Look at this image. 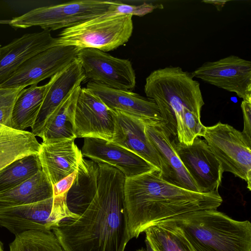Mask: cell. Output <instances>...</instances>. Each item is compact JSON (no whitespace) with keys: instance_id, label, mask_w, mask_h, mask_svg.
I'll return each instance as SVG.
<instances>
[{"instance_id":"obj_1","label":"cell","mask_w":251,"mask_h":251,"mask_svg":"<svg viewBox=\"0 0 251 251\" xmlns=\"http://www.w3.org/2000/svg\"><path fill=\"white\" fill-rule=\"evenodd\" d=\"M97 192L87 205L71 212L51 231L65 251H125L130 240L125 210L126 177L117 168L98 163Z\"/></svg>"},{"instance_id":"obj_2","label":"cell","mask_w":251,"mask_h":251,"mask_svg":"<svg viewBox=\"0 0 251 251\" xmlns=\"http://www.w3.org/2000/svg\"><path fill=\"white\" fill-rule=\"evenodd\" d=\"M159 173L154 169L126 178L125 205L130 239L162 221L192 211L217 209L223 202L218 191L183 189L165 181Z\"/></svg>"},{"instance_id":"obj_3","label":"cell","mask_w":251,"mask_h":251,"mask_svg":"<svg viewBox=\"0 0 251 251\" xmlns=\"http://www.w3.org/2000/svg\"><path fill=\"white\" fill-rule=\"evenodd\" d=\"M179 67L152 71L144 92L157 105L163 123L173 137L185 145L200 137L204 126L201 114L204 105L199 82Z\"/></svg>"},{"instance_id":"obj_4","label":"cell","mask_w":251,"mask_h":251,"mask_svg":"<svg viewBox=\"0 0 251 251\" xmlns=\"http://www.w3.org/2000/svg\"><path fill=\"white\" fill-rule=\"evenodd\" d=\"M161 222L180 229L196 251H251L250 222L234 220L217 209L192 211Z\"/></svg>"},{"instance_id":"obj_5","label":"cell","mask_w":251,"mask_h":251,"mask_svg":"<svg viewBox=\"0 0 251 251\" xmlns=\"http://www.w3.org/2000/svg\"><path fill=\"white\" fill-rule=\"evenodd\" d=\"M132 16L109 13L64 28L57 46H72L79 50L95 49L106 52L124 45L133 29Z\"/></svg>"},{"instance_id":"obj_6","label":"cell","mask_w":251,"mask_h":251,"mask_svg":"<svg viewBox=\"0 0 251 251\" xmlns=\"http://www.w3.org/2000/svg\"><path fill=\"white\" fill-rule=\"evenodd\" d=\"M119 2L103 0H77L40 7L8 21L15 28L38 26L45 30L66 28L84 21L116 13Z\"/></svg>"},{"instance_id":"obj_7","label":"cell","mask_w":251,"mask_h":251,"mask_svg":"<svg viewBox=\"0 0 251 251\" xmlns=\"http://www.w3.org/2000/svg\"><path fill=\"white\" fill-rule=\"evenodd\" d=\"M221 164L229 172L245 181L251 190V141L232 126L219 122L203 126L201 134Z\"/></svg>"},{"instance_id":"obj_8","label":"cell","mask_w":251,"mask_h":251,"mask_svg":"<svg viewBox=\"0 0 251 251\" xmlns=\"http://www.w3.org/2000/svg\"><path fill=\"white\" fill-rule=\"evenodd\" d=\"M77 58L81 64L85 81L125 91H130L135 86V71L128 59L90 48L79 50Z\"/></svg>"},{"instance_id":"obj_9","label":"cell","mask_w":251,"mask_h":251,"mask_svg":"<svg viewBox=\"0 0 251 251\" xmlns=\"http://www.w3.org/2000/svg\"><path fill=\"white\" fill-rule=\"evenodd\" d=\"M79 50L72 46H55L34 55L23 64L0 88H25L37 85L61 71L77 58Z\"/></svg>"},{"instance_id":"obj_10","label":"cell","mask_w":251,"mask_h":251,"mask_svg":"<svg viewBox=\"0 0 251 251\" xmlns=\"http://www.w3.org/2000/svg\"><path fill=\"white\" fill-rule=\"evenodd\" d=\"M194 77L251 101V62L238 56L206 62L191 73Z\"/></svg>"},{"instance_id":"obj_11","label":"cell","mask_w":251,"mask_h":251,"mask_svg":"<svg viewBox=\"0 0 251 251\" xmlns=\"http://www.w3.org/2000/svg\"><path fill=\"white\" fill-rule=\"evenodd\" d=\"M176 152L200 193L218 191L224 171L204 140L196 137L192 145L173 139Z\"/></svg>"},{"instance_id":"obj_12","label":"cell","mask_w":251,"mask_h":251,"mask_svg":"<svg viewBox=\"0 0 251 251\" xmlns=\"http://www.w3.org/2000/svg\"><path fill=\"white\" fill-rule=\"evenodd\" d=\"M115 120L113 111L86 87L81 88L75 115L76 138H96L111 142Z\"/></svg>"},{"instance_id":"obj_13","label":"cell","mask_w":251,"mask_h":251,"mask_svg":"<svg viewBox=\"0 0 251 251\" xmlns=\"http://www.w3.org/2000/svg\"><path fill=\"white\" fill-rule=\"evenodd\" d=\"M145 132L159 156L161 164L160 176L170 184L199 192L178 156L174 146L173 136L164 124L146 125Z\"/></svg>"},{"instance_id":"obj_14","label":"cell","mask_w":251,"mask_h":251,"mask_svg":"<svg viewBox=\"0 0 251 251\" xmlns=\"http://www.w3.org/2000/svg\"><path fill=\"white\" fill-rule=\"evenodd\" d=\"M86 88L112 110L138 118L146 125L163 123L157 105L149 98L130 91L116 89L90 81Z\"/></svg>"},{"instance_id":"obj_15","label":"cell","mask_w":251,"mask_h":251,"mask_svg":"<svg viewBox=\"0 0 251 251\" xmlns=\"http://www.w3.org/2000/svg\"><path fill=\"white\" fill-rule=\"evenodd\" d=\"M81 151L83 156L97 163H105L117 168L126 178L157 169L130 151L102 139L85 138Z\"/></svg>"},{"instance_id":"obj_16","label":"cell","mask_w":251,"mask_h":251,"mask_svg":"<svg viewBox=\"0 0 251 251\" xmlns=\"http://www.w3.org/2000/svg\"><path fill=\"white\" fill-rule=\"evenodd\" d=\"M53 198L29 204L0 207V226L16 235L30 231L50 230L57 225L51 212Z\"/></svg>"},{"instance_id":"obj_17","label":"cell","mask_w":251,"mask_h":251,"mask_svg":"<svg viewBox=\"0 0 251 251\" xmlns=\"http://www.w3.org/2000/svg\"><path fill=\"white\" fill-rule=\"evenodd\" d=\"M57 46L50 30L26 33L0 47V84L36 54Z\"/></svg>"},{"instance_id":"obj_18","label":"cell","mask_w":251,"mask_h":251,"mask_svg":"<svg viewBox=\"0 0 251 251\" xmlns=\"http://www.w3.org/2000/svg\"><path fill=\"white\" fill-rule=\"evenodd\" d=\"M113 111L115 126L111 142L135 153L160 171L159 156L145 132V123L124 113Z\"/></svg>"},{"instance_id":"obj_19","label":"cell","mask_w":251,"mask_h":251,"mask_svg":"<svg viewBox=\"0 0 251 251\" xmlns=\"http://www.w3.org/2000/svg\"><path fill=\"white\" fill-rule=\"evenodd\" d=\"M84 81H85V76L77 58L55 75L31 127V132L35 136H40L49 117L74 88Z\"/></svg>"},{"instance_id":"obj_20","label":"cell","mask_w":251,"mask_h":251,"mask_svg":"<svg viewBox=\"0 0 251 251\" xmlns=\"http://www.w3.org/2000/svg\"><path fill=\"white\" fill-rule=\"evenodd\" d=\"M75 140L41 144L38 156L52 185L76 171L83 158Z\"/></svg>"},{"instance_id":"obj_21","label":"cell","mask_w":251,"mask_h":251,"mask_svg":"<svg viewBox=\"0 0 251 251\" xmlns=\"http://www.w3.org/2000/svg\"><path fill=\"white\" fill-rule=\"evenodd\" d=\"M81 87L77 85L47 121L40 137L42 142L53 143L75 140V115Z\"/></svg>"},{"instance_id":"obj_22","label":"cell","mask_w":251,"mask_h":251,"mask_svg":"<svg viewBox=\"0 0 251 251\" xmlns=\"http://www.w3.org/2000/svg\"><path fill=\"white\" fill-rule=\"evenodd\" d=\"M40 146L31 132L0 124V170L18 159L38 154Z\"/></svg>"},{"instance_id":"obj_23","label":"cell","mask_w":251,"mask_h":251,"mask_svg":"<svg viewBox=\"0 0 251 251\" xmlns=\"http://www.w3.org/2000/svg\"><path fill=\"white\" fill-rule=\"evenodd\" d=\"M51 197L52 185L41 170L15 187L0 193V207L29 204Z\"/></svg>"},{"instance_id":"obj_24","label":"cell","mask_w":251,"mask_h":251,"mask_svg":"<svg viewBox=\"0 0 251 251\" xmlns=\"http://www.w3.org/2000/svg\"><path fill=\"white\" fill-rule=\"evenodd\" d=\"M55 75L44 85H31L21 90L16 99L12 111V128L19 130H25L29 127L31 128Z\"/></svg>"},{"instance_id":"obj_25","label":"cell","mask_w":251,"mask_h":251,"mask_svg":"<svg viewBox=\"0 0 251 251\" xmlns=\"http://www.w3.org/2000/svg\"><path fill=\"white\" fill-rule=\"evenodd\" d=\"M99 176L98 163L83 157L79 163L75 178L66 194V204L70 212L92 201L97 191Z\"/></svg>"},{"instance_id":"obj_26","label":"cell","mask_w":251,"mask_h":251,"mask_svg":"<svg viewBox=\"0 0 251 251\" xmlns=\"http://www.w3.org/2000/svg\"><path fill=\"white\" fill-rule=\"evenodd\" d=\"M144 232L155 251H196L181 230L171 224L160 222Z\"/></svg>"},{"instance_id":"obj_27","label":"cell","mask_w":251,"mask_h":251,"mask_svg":"<svg viewBox=\"0 0 251 251\" xmlns=\"http://www.w3.org/2000/svg\"><path fill=\"white\" fill-rule=\"evenodd\" d=\"M41 170L38 154L15 161L0 170V193L15 187Z\"/></svg>"},{"instance_id":"obj_28","label":"cell","mask_w":251,"mask_h":251,"mask_svg":"<svg viewBox=\"0 0 251 251\" xmlns=\"http://www.w3.org/2000/svg\"><path fill=\"white\" fill-rule=\"evenodd\" d=\"M9 251H65L50 230H30L15 235Z\"/></svg>"},{"instance_id":"obj_29","label":"cell","mask_w":251,"mask_h":251,"mask_svg":"<svg viewBox=\"0 0 251 251\" xmlns=\"http://www.w3.org/2000/svg\"><path fill=\"white\" fill-rule=\"evenodd\" d=\"M24 87H0V124L12 127L11 117L16 99Z\"/></svg>"},{"instance_id":"obj_30","label":"cell","mask_w":251,"mask_h":251,"mask_svg":"<svg viewBox=\"0 0 251 251\" xmlns=\"http://www.w3.org/2000/svg\"><path fill=\"white\" fill-rule=\"evenodd\" d=\"M157 5L143 3L139 5H129L119 2L115 10L116 14H128L133 16H143L151 12L157 8Z\"/></svg>"},{"instance_id":"obj_31","label":"cell","mask_w":251,"mask_h":251,"mask_svg":"<svg viewBox=\"0 0 251 251\" xmlns=\"http://www.w3.org/2000/svg\"><path fill=\"white\" fill-rule=\"evenodd\" d=\"M241 108L244 120V128L242 132L251 141V101L243 100Z\"/></svg>"},{"instance_id":"obj_32","label":"cell","mask_w":251,"mask_h":251,"mask_svg":"<svg viewBox=\"0 0 251 251\" xmlns=\"http://www.w3.org/2000/svg\"><path fill=\"white\" fill-rule=\"evenodd\" d=\"M77 173V170L52 185L53 197L62 196L67 193Z\"/></svg>"},{"instance_id":"obj_33","label":"cell","mask_w":251,"mask_h":251,"mask_svg":"<svg viewBox=\"0 0 251 251\" xmlns=\"http://www.w3.org/2000/svg\"><path fill=\"white\" fill-rule=\"evenodd\" d=\"M202 2L214 5L218 11H220L225 6L227 0H203Z\"/></svg>"},{"instance_id":"obj_34","label":"cell","mask_w":251,"mask_h":251,"mask_svg":"<svg viewBox=\"0 0 251 251\" xmlns=\"http://www.w3.org/2000/svg\"><path fill=\"white\" fill-rule=\"evenodd\" d=\"M145 243L146 246V251H155L154 249L152 248L151 244L149 243V242L147 240L145 239Z\"/></svg>"},{"instance_id":"obj_35","label":"cell","mask_w":251,"mask_h":251,"mask_svg":"<svg viewBox=\"0 0 251 251\" xmlns=\"http://www.w3.org/2000/svg\"><path fill=\"white\" fill-rule=\"evenodd\" d=\"M0 251H4L3 247V245L1 243V242L0 241Z\"/></svg>"},{"instance_id":"obj_36","label":"cell","mask_w":251,"mask_h":251,"mask_svg":"<svg viewBox=\"0 0 251 251\" xmlns=\"http://www.w3.org/2000/svg\"><path fill=\"white\" fill-rule=\"evenodd\" d=\"M137 251H146L145 250H144V249H140V250H137Z\"/></svg>"},{"instance_id":"obj_37","label":"cell","mask_w":251,"mask_h":251,"mask_svg":"<svg viewBox=\"0 0 251 251\" xmlns=\"http://www.w3.org/2000/svg\"><path fill=\"white\" fill-rule=\"evenodd\" d=\"M1 47V46L0 45V47Z\"/></svg>"}]
</instances>
